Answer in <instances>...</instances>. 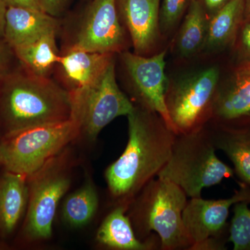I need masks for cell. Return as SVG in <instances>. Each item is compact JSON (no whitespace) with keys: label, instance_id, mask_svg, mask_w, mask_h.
<instances>
[{"label":"cell","instance_id":"cell-1","mask_svg":"<svg viewBox=\"0 0 250 250\" xmlns=\"http://www.w3.org/2000/svg\"><path fill=\"white\" fill-rule=\"evenodd\" d=\"M128 141L124 152L105 171L112 198L129 205L165 166L176 133L157 113L135 106L127 116Z\"/></svg>","mask_w":250,"mask_h":250},{"label":"cell","instance_id":"cell-2","mask_svg":"<svg viewBox=\"0 0 250 250\" xmlns=\"http://www.w3.org/2000/svg\"><path fill=\"white\" fill-rule=\"evenodd\" d=\"M72 117L68 90L47 77L21 66L0 82V128L3 134L67 121Z\"/></svg>","mask_w":250,"mask_h":250},{"label":"cell","instance_id":"cell-3","mask_svg":"<svg viewBox=\"0 0 250 250\" xmlns=\"http://www.w3.org/2000/svg\"><path fill=\"white\" fill-rule=\"evenodd\" d=\"M187 197L180 187L166 179L156 177L146 184L126 211L138 238L147 241L154 231L161 249H190L182 219Z\"/></svg>","mask_w":250,"mask_h":250},{"label":"cell","instance_id":"cell-4","mask_svg":"<svg viewBox=\"0 0 250 250\" xmlns=\"http://www.w3.org/2000/svg\"><path fill=\"white\" fill-rule=\"evenodd\" d=\"M216 150L205 125L176 134L170 158L157 177L175 184L188 197H201L205 188L234 175V170L219 159Z\"/></svg>","mask_w":250,"mask_h":250},{"label":"cell","instance_id":"cell-5","mask_svg":"<svg viewBox=\"0 0 250 250\" xmlns=\"http://www.w3.org/2000/svg\"><path fill=\"white\" fill-rule=\"evenodd\" d=\"M75 160L68 147L27 177L29 200L21 236L27 244L52 237L56 213L72 182Z\"/></svg>","mask_w":250,"mask_h":250},{"label":"cell","instance_id":"cell-6","mask_svg":"<svg viewBox=\"0 0 250 250\" xmlns=\"http://www.w3.org/2000/svg\"><path fill=\"white\" fill-rule=\"evenodd\" d=\"M80 136V125L73 117L2 135L0 166L28 177Z\"/></svg>","mask_w":250,"mask_h":250},{"label":"cell","instance_id":"cell-7","mask_svg":"<svg viewBox=\"0 0 250 250\" xmlns=\"http://www.w3.org/2000/svg\"><path fill=\"white\" fill-rule=\"evenodd\" d=\"M70 94L72 117L80 125L81 136L90 141L113 120L127 116L135 108L117 83L113 61L93 83Z\"/></svg>","mask_w":250,"mask_h":250},{"label":"cell","instance_id":"cell-8","mask_svg":"<svg viewBox=\"0 0 250 250\" xmlns=\"http://www.w3.org/2000/svg\"><path fill=\"white\" fill-rule=\"evenodd\" d=\"M219 76L218 69L210 67L168 85L166 104L176 134L202 127L211 116Z\"/></svg>","mask_w":250,"mask_h":250},{"label":"cell","instance_id":"cell-9","mask_svg":"<svg viewBox=\"0 0 250 250\" xmlns=\"http://www.w3.org/2000/svg\"><path fill=\"white\" fill-rule=\"evenodd\" d=\"M239 186V188L229 198L208 200L200 197L190 198L187 202L182 219L191 243L189 250H196L208 240H225L231 207L242 202L250 205V186L242 182Z\"/></svg>","mask_w":250,"mask_h":250},{"label":"cell","instance_id":"cell-10","mask_svg":"<svg viewBox=\"0 0 250 250\" xmlns=\"http://www.w3.org/2000/svg\"><path fill=\"white\" fill-rule=\"evenodd\" d=\"M166 54V51H163L147 57L126 52L123 54L122 59L140 107L159 114L174 132L166 104L169 85L165 72Z\"/></svg>","mask_w":250,"mask_h":250},{"label":"cell","instance_id":"cell-11","mask_svg":"<svg viewBox=\"0 0 250 250\" xmlns=\"http://www.w3.org/2000/svg\"><path fill=\"white\" fill-rule=\"evenodd\" d=\"M125 42L116 0H95L72 45L89 52L114 54L123 50Z\"/></svg>","mask_w":250,"mask_h":250},{"label":"cell","instance_id":"cell-12","mask_svg":"<svg viewBox=\"0 0 250 250\" xmlns=\"http://www.w3.org/2000/svg\"><path fill=\"white\" fill-rule=\"evenodd\" d=\"M211 116L224 124H250V61L236 69L228 85L217 90Z\"/></svg>","mask_w":250,"mask_h":250},{"label":"cell","instance_id":"cell-13","mask_svg":"<svg viewBox=\"0 0 250 250\" xmlns=\"http://www.w3.org/2000/svg\"><path fill=\"white\" fill-rule=\"evenodd\" d=\"M121 11L134 53L146 55L159 38L160 0H121Z\"/></svg>","mask_w":250,"mask_h":250},{"label":"cell","instance_id":"cell-14","mask_svg":"<svg viewBox=\"0 0 250 250\" xmlns=\"http://www.w3.org/2000/svg\"><path fill=\"white\" fill-rule=\"evenodd\" d=\"M113 54L89 52L70 46L61 54L58 64L69 93L84 89L103 75L113 61Z\"/></svg>","mask_w":250,"mask_h":250},{"label":"cell","instance_id":"cell-15","mask_svg":"<svg viewBox=\"0 0 250 250\" xmlns=\"http://www.w3.org/2000/svg\"><path fill=\"white\" fill-rule=\"evenodd\" d=\"M58 26L55 18L44 11L19 6H7L3 39L14 49L47 33L57 31Z\"/></svg>","mask_w":250,"mask_h":250},{"label":"cell","instance_id":"cell-16","mask_svg":"<svg viewBox=\"0 0 250 250\" xmlns=\"http://www.w3.org/2000/svg\"><path fill=\"white\" fill-rule=\"evenodd\" d=\"M27 177L4 170L0 176V236H9L27 211Z\"/></svg>","mask_w":250,"mask_h":250},{"label":"cell","instance_id":"cell-17","mask_svg":"<svg viewBox=\"0 0 250 250\" xmlns=\"http://www.w3.org/2000/svg\"><path fill=\"white\" fill-rule=\"evenodd\" d=\"M208 132L215 149L228 156L241 182L250 186V124L219 123L218 129Z\"/></svg>","mask_w":250,"mask_h":250},{"label":"cell","instance_id":"cell-18","mask_svg":"<svg viewBox=\"0 0 250 250\" xmlns=\"http://www.w3.org/2000/svg\"><path fill=\"white\" fill-rule=\"evenodd\" d=\"M129 205L118 204L100 225L96 233L99 246L115 250H148L154 248L152 241H143L136 236L126 214Z\"/></svg>","mask_w":250,"mask_h":250},{"label":"cell","instance_id":"cell-19","mask_svg":"<svg viewBox=\"0 0 250 250\" xmlns=\"http://www.w3.org/2000/svg\"><path fill=\"white\" fill-rule=\"evenodd\" d=\"M57 32L47 33L13 49L23 68L37 76L47 77L60 58L56 40Z\"/></svg>","mask_w":250,"mask_h":250},{"label":"cell","instance_id":"cell-20","mask_svg":"<svg viewBox=\"0 0 250 250\" xmlns=\"http://www.w3.org/2000/svg\"><path fill=\"white\" fill-rule=\"evenodd\" d=\"M244 0H230L208 18L204 48L216 50L229 45L244 22Z\"/></svg>","mask_w":250,"mask_h":250},{"label":"cell","instance_id":"cell-21","mask_svg":"<svg viewBox=\"0 0 250 250\" xmlns=\"http://www.w3.org/2000/svg\"><path fill=\"white\" fill-rule=\"evenodd\" d=\"M99 207L98 190L88 178L76 190L65 197L62 207V221L72 228H82L93 220Z\"/></svg>","mask_w":250,"mask_h":250},{"label":"cell","instance_id":"cell-22","mask_svg":"<svg viewBox=\"0 0 250 250\" xmlns=\"http://www.w3.org/2000/svg\"><path fill=\"white\" fill-rule=\"evenodd\" d=\"M208 18L200 1L192 0L176 41L177 52L182 57H191L204 47Z\"/></svg>","mask_w":250,"mask_h":250},{"label":"cell","instance_id":"cell-23","mask_svg":"<svg viewBox=\"0 0 250 250\" xmlns=\"http://www.w3.org/2000/svg\"><path fill=\"white\" fill-rule=\"evenodd\" d=\"M228 242L232 243L234 250H250V208L248 202H239L233 206Z\"/></svg>","mask_w":250,"mask_h":250},{"label":"cell","instance_id":"cell-24","mask_svg":"<svg viewBox=\"0 0 250 250\" xmlns=\"http://www.w3.org/2000/svg\"><path fill=\"white\" fill-rule=\"evenodd\" d=\"M192 0H163L159 13L160 30L173 29L188 8Z\"/></svg>","mask_w":250,"mask_h":250},{"label":"cell","instance_id":"cell-25","mask_svg":"<svg viewBox=\"0 0 250 250\" xmlns=\"http://www.w3.org/2000/svg\"><path fill=\"white\" fill-rule=\"evenodd\" d=\"M15 60H17L14 49L4 39H0V82L14 70Z\"/></svg>","mask_w":250,"mask_h":250},{"label":"cell","instance_id":"cell-26","mask_svg":"<svg viewBox=\"0 0 250 250\" xmlns=\"http://www.w3.org/2000/svg\"><path fill=\"white\" fill-rule=\"evenodd\" d=\"M241 29L240 47L246 61H250V22L244 21L242 24Z\"/></svg>","mask_w":250,"mask_h":250},{"label":"cell","instance_id":"cell-27","mask_svg":"<svg viewBox=\"0 0 250 250\" xmlns=\"http://www.w3.org/2000/svg\"><path fill=\"white\" fill-rule=\"evenodd\" d=\"M208 18L211 17L230 0H198Z\"/></svg>","mask_w":250,"mask_h":250},{"label":"cell","instance_id":"cell-28","mask_svg":"<svg viewBox=\"0 0 250 250\" xmlns=\"http://www.w3.org/2000/svg\"><path fill=\"white\" fill-rule=\"evenodd\" d=\"M66 0H40L42 9L45 13L52 16L61 12Z\"/></svg>","mask_w":250,"mask_h":250},{"label":"cell","instance_id":"cell-29","mask_svg":"<svg viewBox=\"0 0 250 250\" xmlns=\"http://www.w3.org/2000/svg\"><path fill=\"white\" fill-rule=\"evenodd\" d=\"M6 7L7 6H19V7L29 8V9L44 11L40 0H4Z\"/></svg>","mask_w":250,"mask_h":250},{"label":"cell","instance_id":"cell-30","mask_svg":"<svg viewBox=\"0 0 250 250\" xmlns=\"http://www.w3.org/2000/svg\"><path fill=\"white\" fill-rule=\"evenodd\" d=\"M6 6L4 0H0V39L4 36L5 14H6Z\"/></svg>","mask_w":250,"mask_h":250},{"label":"cell","instance_id":"cell-31","mask_svg":"<svg viewBox=\"0 0 250 250\" xmlns=\"http://www.w3.org/2000/svg\"><path fill=\"white\" fill-rule=\"evenodd\" d=\"M244 21L250 22V0H244Z\"/></svg>","mask_w":250,"mask_h":250},{"label":"cell","instance_id":"cell-32","mask_svg":"<svg viewBox=\"0 0 250 250\" xmlns=\"http://www.w3.org/2000/svg\"><path fill=\"white\" fill-rule=\"evenodd\" d=\"M6 248H7V246H6V244H4V243H1V242H0V250L6 249Z\"/></svg>","mask_w":250,"mask_h":250},{"label":"cell","instance_id":"cell-33","mask_svg":"<svg viewBox=\"0 0 250 250\" xmlns=\"http://www.w3.org/2000/svg\"><path fill=\"white\" fill-rule=\"evenodd\" d=\"M1 136H2V135H1V134H0V141H1Z\"/></svg>","mask_w":250,"mask_h":250}]
</instances>
